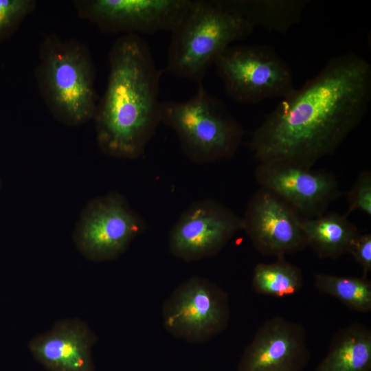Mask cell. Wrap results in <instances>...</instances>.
<instances>
[{"mask_svg": "<svg viewBox=\"0 0 371 371\" xmlns=\"http://www.w3.org/2000/svg\"><path fill=\"white\" fill-rule=\"evenodd\" d=\"M302 227L308 246L319 258H337L348 254L359 234L357 227L344 214L336 212L325 213L302 220Z\"/></svg>", "mask_w": 371, "mask_h": 371, "instance_id": "obj_16", "label": "cell"}, {"mask_svg": "<svg viewBox=\"0 0 371 371\" xmlns=\"http://www.w3.org/2000/svg\"><path fill=\"white\" fill-rule=\"evenodd\" d=\"M314 285L319 292L334 297L351 310L371 311V282L367 277L315 273Z\"/></svg>", "mask_w": 371, "mask_h": 371, "instance_id": "obj_19", "label": "cell"}, {"mask_svg": "<svg viewBox=\"0 0 371 371\" xmlns=\"http://www.w3.org/2000/svg\"><path fill=\"white\" fill-rule=\"evenodd\" d=\"M1 179H0V191H1Z\"/></svg>", "mask_w": 371, "mask_h": 371, "instance_id": "obj_23", "label": "cell"}, {"mask_svg": "<svg viewBox=\"0 0 371 371\" xmlns=\"http://www.w3.org/2000/svg\"><path fill=\"white\" fill-rule=\"evenodd\" d=\"M242 218L243 230L264 256L282 258L308 247L302 217L268 190L260 188L255 192Z\"/></svg>", "mask_w": 371, "mask_h": 371, "instance_id": "obj_11", "label": "cell"}, {"mask_svg": "<svg viewBox=\"0 0 371 371\" xmlns=\"http://www.w3.org/2000/svg\"><path fill=\"white\" fill-rule=\"evenodd\" d=\"M255 177L260 188L276 194L304 218L325 213L343 194L335 176L326 170L280 162H259Z\"/></svg>", "mask_w": 371, "mask_h": 371, "instance_id": "obj_12", "label": "cell"}, {"mask_svg": "<svg viewBox=\"0 0 371 371\" xmlns=\"http://www.w3.org/2000/svg\"><path fill=\"white\" fill-rule=\"evenodd\" d=\"M370 100V63L352 52L333 57L282 98L252 133L249 146L259 162L312 168L360 124Z\"/></svg>", "mask_w": 371, "mask_h": 371, "instance_id": "obj_1", "label": "cell"}, {"mask_svg": "<svg viewBox=\"0 0 371 371\" xmlns=\"http://www.w3.org/2000/svg\"><path fill=\"white\" fill-rule=\"evenodd\" d=\"M310 352L302 326L282 317L267 319L244 350L238 371H302Z\"/></svg>", "mask_w": 371, "mask_h": 371, "instance_id": "obj_13", "label": "cell"}, {"mask_svg": "<svg viewBox=\"0 0 371 371\" xmlns=\"http://www.w3.org/2000/svg\"><path fill=\"white\" fill-rule=\"evenodd\" d=\"M161 314L163 325L172 336L202 344L226 328L230 315L228 297L208 279L192 276L166 300Z\"/></svg>", "mask_w": 371, "mask_h": 371, "instance_id": "obj_8", "label": "cell"}, {"mask_svg": "<svg viewBox=\"0 0 371 371\" xmlns=\"http://www.w3.org/2000/svg\"><path fill=\"white\" fill-rule=\"evenodd\" d=\"M36 5L35 0H0V44L19 30Z\"/></svg>", "mask_w": 371, "mask_h": 371, "instance_id": "obj_20", "label": "cell"}, {"mask_svg": "<svg viewBox=\"0 0 371 371\" xmlns=\"http://www.w3.org/2000/svg\"><path fill=\"white\" fill-rule=\"evenodd\" d=\"M348 207L345 214L348 216L356 210L371 216V172L362 170L351 188L346 193Z\"/></svg>", "mask_w": 371, "mask_h": 371, "instance_id": "obj_21", "label": "cell"}, {"mask_svg": "<svg viewBox=\"0 0 371 371\" xmlns=\"http://www.w3.org/2000/svg\"><path fill=\"white\" fill-rule=\"evenodd\" d=\"M109 62L106 89L93 117L97 143L109 157L135 159L144 153L161 122V73L138 34L119 37Z\"/></svg>", "mask_w": 371, "mask_h": 371, "instance_id": "obj_2", "label": "cell"}, {"mask_svg": "<svg viewBox=\"0 0 371 371\" xmlns=\"http://www.w3.org/2000/svg\"><path fill=\"white\" fill-rule=\"evenodd\" d=\"M348 254H350L361 267L363 273L362 276L367 277V274L371 271V234L359 233L354 239Z\"/></svg>", "mask_w": 371, "mask_h": 371, "instance_id": "obj_22", "label": "cell"}, {"mask_svg": "<svg viewBox=\"0 0 371 371\" xmlns=\"http://www.w3.org/2000/svg\"><path fill=\"white\" fill-rule=\"evenodd\" d=\"M243 218L219 201L205 199L192 203L172 227L168 247L185 262L199 260L218 253L239 230Z\"/></svg>", "mask_w": 371, "mask_h": 371, "instance_id": "obj_10", "label": "cell"}, {"mask_svg": "<svg viewBox=\"0 0 371 371\" xmlns=\"http://www.w3.org/2000/svg\"><path fill=\"white\" fill-rule=\"evenodd\" d=\"M186 101L160 102V122L176 133L186 156L196 164L233 157L245 130L219 99L203 82Z\"/></svg>", "mask_w": 371, "mask_h": 371, "instance_id": "obj_5", "label": "cell"}, {"mask_svg": "<svg viewBox=\"0 0 371 371\" xmlns=\"http://www.w3.org/2000/svg\"><path fill=\"white\" fill-rule=\"evenodd\" d=\"M146 228L144 219L117 192L95 197L84 207L73 233L79 251L94 262L117 258Z\"/></svg>", "mask_w": 371, "mask_h": 371, "instance_id": "obj_7", "label": "cell"}, {"mask_svg": "<svg viewBox=\"0 0 371 371\" xmlns=\"http://www.w3.org/2000/svg\"><path fill=\"white\" fill-rule=\"evenodd\" d=\"M371 330L351 324L333 338L328 352L315 371H370Z\"/></svg>", "mask_w": 371, "mask_h": 371, "instance_id": "obj_15", "label": "cell"}, {"mask_svg": "<svg viewBox=\"0 0 371 371\" xmlns=\"http://www.w3.org/2000/svg\"><path fill=\"white\" fill-rule=\"evenodd\" d=\"M192 0H76L78 16L107 34L172 32Z\"/></svg>", "mask_w": 371, "mask_h": 371, "instance_id": "obj_9", "label": "cell"}, {"mask_svg": "<svg viewBox=\"0 0 371 371\" xmlns=\"http://www.w3.org/2000/svg\"><path fill=\"white\" fill-rule=\"evenodd\" d=\"M251 285L258 293L286 297L296 293L302 286V273L284 258H278L275 262L259 263L255 267Z\"/></svg>", "mask_w": 371, "mask_h": 371, "instance_id": "obj_18", "label": "cell"}, {"mask_svg": "<svg viewBox=\"0 0 371 371\" xmlns=\"http://www.w3.org/2000/svg\"><path fill=\"white\" fill-rule=\"evenodd\" d=\"M254 28L228 0H192L171 32L166 71L201 83L220 54Z\"/></svg>", "mask_w": 371, "mask_h": 371, "instance_id": "obj_4", "label": "cell"}, {"mask_svg": "<svg viewBox=\"0 0 371 371\" xmlns=\"http://www.w3.org/2000/svg\"><path fill=\"white\" fill-rule=\"evenodd\" d=\"M34 76L43 100L59 122L77 126L93 119L98 104L95 69L85 44L56 34L45 36Z\"/></svg>", "mask_w": 371, "mask_h": 371, "instance_id": "obj_3", "label": "cell"}, {"mask_svg": "<svg viewBox=\"0 0 371 371\" xmlns=\"http://www.w3.org/2000/svg\"><path fill=\"white\" fill-rule=\"evenodd\" d=\"M214 65L227 95L241 104L282 99L294 89L291 69L268 45H232Z\"/></svg>", "mask_w": 371, "mask_h": 371, "instance_id": "obj_6", "label": "cell"}, {"mask_svg": "<svg viewBox=\"0 0 371 371\" xmlns=\"http://www.w3.org/2000/svg\"><path fill=\"white\" fill-rule=\"evenodd\" d=\"M254 27L285 34L300 20L308 0H228Z\"/></svg>", "mask_w": 371, "mask_h": 371, "instance_id": "obj_17", "label": "cell"}, {"mask_svg": "<svg viewBox=\"0 0 371 371\" xmlns=\"http://www.w3.org/2000/svg\"><path fill=\"white\" fill-rule=\"evenodd\" d=\"M97 341L89 325L78 318L56 322L29 342L34 359L48 371H95L92 348Z\"/></svg>", "mask_w": 371, "mask_h": 371, "instance_id": "obj_14", "label": "cell"}]
</instances>
